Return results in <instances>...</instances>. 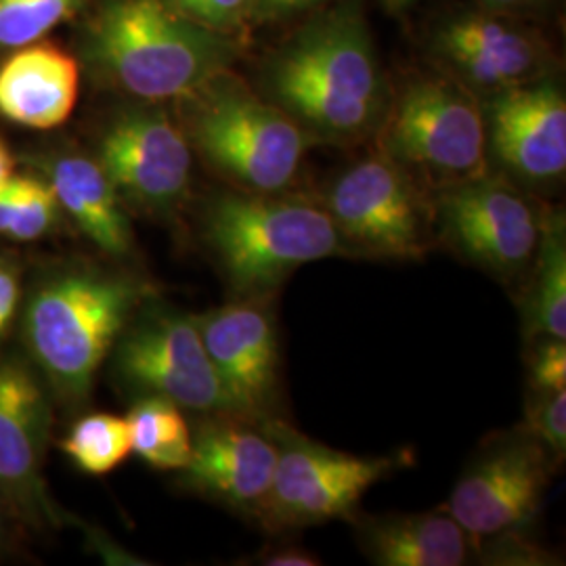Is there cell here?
I'll return each mask as SVG.
<instances>
[{"mask_svg":"<svg viewBox=\"0 0 566 566\" xmlns=\"http://www.w3.org/2000/svg\"><path fill=\"white\" fill-rule=\"evenodd\" d=\"M446 240L468 261L510 277L537 256L544 223L521 193L502 182L470 179L441 202Z\"/></svg>","mask_w":566,"mask_h":566,"instance_id":"cell-12","label":"cell"},{"mask_svg":"<svg viewBox=\"0 0 566 566\" xmlns=\"http://www.w3.org/2000/svg\"><path fill=\"white\" fill-rule=\"evenodd\" d=\"M327 214L344 242L388 259H420L428 248L424 210L392 160L350 166L327 196Z\"/></svg>","mask_w":566,"mask_h":566,"instance_id":"cell-11","label":"cell"},{"mask_svg":"<svg viewBox=\"0 0 566 566\" xmlns=\"http://www.w3.org/2000/svg\"><path fill=\"white\" fill-rule=\"evenodd\" d=\"M21 306V271L9 256H0V338L13 324Z\"/></svg>","mask_w":566,"mask_h":566,"instance_id":"cell-28","label":"cell"},{"mask_svg":"<svg viewBox=\"0 0 566 566\" xmlns=\"http://www.w3.org/2000/svg\"><path fill=\"white\" fill-rule=\"evenodd\" d=\"M317 0H259V7L264 13H285L294 9H303L306 4H313Z\"/></svg>","mask_w":566,"mask_h":566,"instance_id":"cell-32","label":"cell"},{"mask_svg":"<svg viewBox=\"0 0 566 566\" xmlns=\"http://www.w3.org/2000/svg\"><path fill=\"white\" fill-rule=\"evenodd\" d=\"M147 287L120 271L67 264L42 275L23 303L28 361L51 395L76 407L130 324Z\"/></svg>","mask_w":566,"mask_h":566,"instance_id":"cell-1","label":"cell"},{"mask_svg":"<svg viewBox=\"0 0 566 566\" xmlns=\"http://www.w3.org/2000/svg\"><path fill=\"white\" fill-rule=\"evenodd\" d=\"M277 446L273 485L259 512L269 525H322L348 516L397 458H361L306 439L283 422L264 430Z\"/></svg>","mask_w":566,"mask_h":566,"instance_id":"cell-6","label":"cell"},{"mask_svg":"<svg viewBox=\"0 0 566 566\" xmlns=\"http://www.w3.org/2000/svg\"><path fill=\"white\" fill-rule=\"evenodd\" d=\"M61 208L51 185L36 177H11L0 189V238L39 242L60 223Z\"/></svg>","mask_w":566,"mask_h":566,"instance_id":"cell-23","label":"cell"},{"mask_svg":"<svg viewBox=\"0 0 566 566\" xmlns=\"http://www.w3.org/2000/svg\"><path fill=\"white\" fill-rule=\"evenodd\" d=\"M413 0H386V4L390 7V9H403L407 4H411Z\"/></svg>","mask_w":566,"mask_h":566,"instance_id":"cell-35","label":"cell"},{"mask_svg":"<svg viewBox=\"0 0 566 566\" xmlns=\"http://www.w3.org/2000/svg\"><path fill=\"white\" fill-rule=\"evenodd\" d=\"M112 353L122 382L181 409L240 418L206 353L196 317L160 311L130 319Z\"/></svg>","mask_w":566,"mask_h":566,"instance_id":"cell-7","label":"cell"},{"mask_svg":"<svg viewBox=\"0 0 566 566\" xmlns=\"http://www.w3.org/2000/svg\"><path fill=\"white\" fill-rule=\"evenodd\" d=\"M78 65L53 44H25L0 65V116L49 130L67 120L78 102Z\"/></svg>","mask_w":566,"mask_h":566,"instance_id":"cell-17","label":"cell"},{"mask_svg":"<svg viewBox=\"0 0 566 566\" xmlns=\"http://www.w3.org/2000/svg\"><path fill=\"white\" fill-rule=\"evenodd\" d=\"M13 156L11 151L7 149V145L0 142V189L4 187V182L9 181L13 177Z\"/></svg>","mask_w":566,"mask_h":566,"instance_id":"cell-33","label":"cell"},{"mask_svg":"<svg viewBox=\"0 0 566 566\" xmlns=\"http://www.w3.org/2000/svg\"><path fill=\"white\" fill-rule=\"evenodd\" d=\"M554 458L566 451V388L539 392V399L528 409V430Z\"/></svg>","mask_w":566,"mask_h":566,"instance_id":"cell-26","label":"cell"},{"mask_svg":"<svg viewBox=\"0 0 566 566\" xmlns=\"http://www.w3.org/2000/svg\"><path fill=\"white\" fill-rule=\"evenodd\" d=\"M84 0H0V46L21 49L78 11Z\"/></svg>","mask_w":566,"mask_h":566,"instance_id":"cell-25","label":"cell"},{"mask_svg":"<svg viewBox=\"0 0 566 566\" xmlns=\"http://www.w3.org/2000/svg\"><path fill=\"white\" fill-rule=\"evenodd\" d=\"M193 97V142L224 177L254 193H277L294 181L304 133L282 107L256 99L221 74Z\"/></svg>","mask_w":566,"mask_h":566,"instance_id":"cell-5","label":"cell"},{"mask_svg":"<svg viewBox=\"0 0 566 566\" xmlns=\"http://www.w3.org/2000/svg\"><path fill=\"white\" fill-rule=\"evenodd\" d=\"M203 242L242 298L275 290L298 266L350 252L325 208L273 193H227L203 214Z\"/></svg>","mask_w":566,"mask_h":566,"instance_id":"cell-4","label":"cell"},{"mask_svg":"<svg viewBox=\"0 0 566 566\" xmlns=\"http://www.w3.org/2000/svg\"><path fill=\"white\" fill-rule=\"evenodd\" d=\"M486 4H491V7H512V4H523V2H528V0H485Z\"/></svg>","mask_w":566,"mask_h":566,"instance_id":"cell-34","label":"cell"},{"mask_svg":"<svg viewBox=\"0 0 566 566\" xmlns=\"http://www.w3.org/2000/svg\"><path fill=\"white\" fill-rule=\"evenodd\" d=\"M495 156L533 181L556 179L566 168V103L554 84L510 86L489 109Z\"/></svg>","mask_w":566,"mask_h":566,"instance_id":"cell-15","label":"cell"},{"mask_svg":"<svg viewBox=\"0 0 566 566\" xmlns=\"http://www.w3.org/2000/svg\"><path fill=\"white\" fill-rule=\"evenodd\" d=\"M97 164L126 202L145 214L170 217L191 179V149L158 109H128L103 130Z\"/></svg>","mask_w":566,"mask_h":566,"instance_id":"cell-10","label":"cell"},{"mask_svg":"<svg viewBox=\"0 0 566 566\" xmlns=\"http://www.w3.org/2000/svg\"><path fill=\"white\" fill-rule=\"evenodd\" d=\"M46 175L61 210L88 242L114 259L130 254L133 231L128 217L118 191L97 160L67 154L49 164Z\"/></svg>","mask_w":566,"mask_h":566,"instance_id":"cell-19","label":"cell"},{"mask_svg":"<svg viewBox=\"0 0 566 566\" xmlns=\"http://www.w3.org/2000/svg\"><path fill=\"white\" fill-rule=\"evenodd\" d=\"M470 542L446 510L371 518L364 528L365 552L382 566H462Z\"/></svg>","mask_w":566,"mask_h":566,"instance_id":"cell-20","label":"cell"},{"mask_svg":"<svg viewBox=\"0 0 566 566\" xmlns=\"http://www.w3.org/2000/svg\"><path fill=\"white\" fill-rule=\"evenodd\" d=\"M437 44L465 81L483 88L516 86L535 63V49L523 32L483 15L449 21L437 34Z\"/></svg>","mask_w":566,"mask_h":566,"instance_id":"cell-18","label":"cell"},{"mask_svg":"<svg viewBox=\"0 0 566 566\" xmlns=\"http://www.w3.org/2000/svg\"><path fill=\"white\" fill-rule=\"evenodd\" d=\"M133 453L156 470H185L191 460L193 437L179 405L147 395L126 416Z\"/></svg>","mask_w":566,"mask_h":566,"instance_id":"cell-21","label":"cell"},{"mask_svg":"<svg viewBox=\"0 0 566 566\" xmlns=\"http://www.w3.org/2000/svg\"><path fill=\"white\" fill-rule=\"evenodd\" d=\"M547 449L535 437L491 447L460 479L446 512L472 539L495 537L537 512L549 481Z\"/></svg>","mask_w":566,"mask_h":566,"instance_id":"cell-13","label":"cell"},{"mask_svg":"<svg viewBox=\"0 0 566 566\" xmlns=\"http://www.w3.org/2000/svg\"><path fill=\"white\" fill-rule=\"evenodd\" d=\"M537 275L528 298V325L544 338L566 340V235L558 219L544 223Z\"/></svg>","mask_w":566,"mask_h":566,"instance_id":"cell-22","label":"cell"},{"mask_svg":"<svg viewBox=\"0 0 566 566\" xmlns=\"http://www.w3.org/2000/svg\"><path fill=\"white\" fill-rule=\"evenodd\" d=\"M531 382L537 392H554L566 388L565 340L546 338L531 359Z\"/></svg>","mask_w":566,"mask_h":566,"instance_id":"cell-27","label":"cell"},{"mask_svg":"<svg viewBox=\"0 0 566 566\" xmlns=\"http://www.w3.org/2000/svg\"><path fill=\"white\" fill-rule=\"evenodd\" d=\"M385 147L395 164H409L449 181L479 179L485 170V118L458 86L413 82L388 118Z\"/></svg>","mask_w":566,"mask_h":566,"instance_id":"cell-8","label":"cell"},{"mask_svg":"<svg viewBox=\"0 0 566 566\" xmlns=\"http://www.w3.org/2000/svg\"><path fill=\"white\" fill-rule=\"evenodd\" d=\"M61 451L91 476H105L133 453L126 418L114 413H88L70 428Z\"/></svg>","mask_w":566,"mask_h":566,"instance_id":"cell-24","label":"cell"},{"mask_svg":"<svg viewBox=\"0 0 566 566\" xmlns=\"http://www.w3.org/2000/svg\"><path fill=\"white\" fill-rule=\"evenodd\" d=\"M15 514L11 512V507L7 506V502L0 497V554L7 552L13 544V535H15Z\"/></svg>","mask_w":566,"mask_h":566,"instance_id":"cell-31","label":"cell"},{"mask_svg":"<svg viewBox=\"0 0 566 566\" xmlns=\"http://www.w3.org/2000/svg\"><path fill=\"white\" fill-rule=\"evenodd\" d=\"M266 86L292 120L336 139L371 130L385 103L367 28L350 7L283 46L266 70Z\"/></svg>","mask_w":566,"mask_h":566,"instance_id":"cell-2","label":"cell"},{"mask_svg":"<svg viewBox=\"0 0 566 566\" xmlns=\"http://www.w3.org/2000/svg\"><path fill=\"white\" fill-rule=\"evenodd\" d=\"M51 422L49 386L34 365L0 357V497L20 523L36 528L65 523L44 479Z\"/></svg>","mask_w":566,"mask_h":566,"instance_id":"cell-9","label":"cell"},{"mask_svg":"<svg viewBox=\"0 0 566 566\" xmlns=\"http://www.w3.org/2000/svg\"><path fill=\"white\" fill-rule=\"evenodd\" d=\"M259 563L266 566H319L322 560L303 547H271L259 556Z\"/></svg>","mask_w":566,"mask_h":566,"instance_id":"cell-30","label":"cell"},{"mask_svg":"<svg viewBox=\"0 0 566 566\" xmlns=\"http://www.w3.org/2000/svg\"><path fill=\"white\" fill-rule=\"evenodd\" d=\"M177 2L187 13L214 25H223L235 20L245 4V0H177Z\"/></svg>","mask_w":566,"mask_h":566,"instance_id":"cell-29","label":"cell"},{"mask_svg":"<svg viewBox=\"0 0 566 566\" xmlns=\"http://www.w3.org/2000/svg\"><path fill=\"white\" fill-rule=\"evenodd\" d=\"M277 446L264 432L233 422L203 426L193 437L187 481L229 506L261 512L273 485Z\"/></svg>","mask_w":566,"mask_h":566,"instance_id":"cell-16","label":"cell"},{"mask_svg":"<svg viewBox=\"0 0 566 566\" xmlns=\"http://www.w3.org/2000/svg\"><path fill=\"white\" fill-rule=\"evenodd\" d=\"M91 60L126 93L160 102L193 97L214 81L229 46L164 0H109L88 30Z\"/></svg>","mask_w":566,"mask_h":566,"instance_id":"cell-3","label":"cell"},{"mask_svg":"<svg viewBox=\"0 0 566 566\" xmlns=\"http://www.w3.org/2000/svg\"><path fill=\"white\" fill-rule=\"evenodd\" d=\"M206 353L240 418H256L277 390V334L256 298L196 317Z\"/></svg>","mask_w":566,"mask_h":566,"instance_id":"cell-14","label":"cell"}]
</instances>
